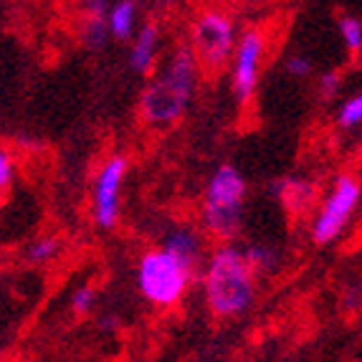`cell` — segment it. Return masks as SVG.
I'll return each instance as SVG.
<instances>
[{
    "label": "cell",
    "instance_id": "6da1fadb",
    "mask_svg": "<svg viewBox=\"0 0 362 362\" xmlns=\"http://www.w3.org/2000/svg\"><path fill=\"white\" fill-rule=\"evenodd\" d=\"M259 274L248 264L243 248L221 241L203 264V294L213 317L238 320L251 312L259 294Z\"/></svg>",
    "mask_w": 362,
    "mask_h": 362
},
{
    "label": "cell",
    "instance_id": "7a4b0ae2",
    "mask_svg": "<svg viewBox=\"0 0 362 362\" xmlns=\"http://www.w3.org/2000/svg\"><path fill=\"white\" fill-rule=\"evenodd\" d=\"M198 59L190 46H180L155 71L139 99V117L147 127L168 129L185 117L198 84Z\"/></svg>",
    "mask_w": 362,
    "mask_h": 362
},
{
    "label": "cell",
    "instance_id": "3957f363",
    "mask_svg": "<svg viewBox=\"0 0 362 362\" xmlns=\"http://www.w3.org/2000/svg\"><path fill=\"white\" fill-rule=\"evenodd\" d=\"M246 177L233 165H221L211 175L203 195L200 221L203 230L216 241H233L241 233L243 208H246Z\"/></svg>",
    "mask_w": 362,
    "mask_h": 362
},
{
    "label": "cell",
    "instance_id": "277c9868",
    "mask_svg": "<svg viewBox=\"0 0 362 362\" xmlns=\"http://www.w3.org/2000/svg\"><path fill=\"white\" fill-rule=\"evenodd\" d=\"M195 272L168 248L145 251L137 261V289L157 309H173L185 299Z\"/></svg>",
    "mask_w": 362,
    "mask_h": 362
},
{
    "label": "cell",
    "instance_id": "5b68a950",
    "mask_svg": "<svg viewBox=\"0 0 362 362\" xmlns=\"http://www.w3.org/2000/svg\"><path fill=\"white\" fill-rule=\"evenodd\" d=\"M362 203V182L360 177L342 173L334 177L327 195L322 198L320 208L312 221V241L317 246H329L347 230L352 218L357 216Z\"/></svg>",
    "mask_w": 362,
    "mask_h": 362
},
{
    "label": "cell",
    "instance_id": "8992f818",
    "mask_svg": "<svg viewBox=\"0 0 362 362\" xmlns=\"http://www.w3.org/2000/svg\"><path fill=\"white\" fill-rule=\"evenodd\" d=\"M235 25L221 11L200 13L190 25V51L198 59V66L208 74L223 71L235 51Z\"/></svg>",
    "mask_w": 362,
    "mask_h": 362
},
{
    "label": "cell",
    "instance_id": "52a82bcc",
    "mask_svg": "<svg viewBox=\"0 0 362 362\" xmlns=\"http://www.w3.org/2000/svg\"><path fill=\"white\" fill-rule=\"evenodd\" d=\"M127 157L122 155H112L99 168L97 177H94V187H91V218H94L97 228L112 230L119 223L122 187L127 180Z\"/></svg>",
    "mask_w": 362,
    "mask_h": 362
},
{
    "label": "cell",
    "instance_id": "ba28073f",
    "mask_svg": "<svg viewBox=\"0 0 362 362\" xmlns=\"http://www.w3.org/2000/svg\"><path fill=\"white\" fill-rule=\"evenodd\" d=\"M266 33L261 28H246L235 41L233 59H230V86L238 102H248L259 86L261 66L266 59Z\"/></svg>",
    "mask_w": 362,
    "mask_h": 362
},
{
    "label": "cell",
    "instance_id": "9c48e42d",
    "mask_svg": "<svg viewBox=\"0 0 362 362\" xmlns=\"http://www.w3.org/2000/svg\"><path fill=\"white\" fill-rule=\"evenodd\" d=\"M163 248H168L170 254H175L193 272H198V266L206 264L203 261V256H206V241H203V233L195 230L193 226H175V228H170L163 238Z\"/></svg>",
    "mask_w": 362,
    "mask_h": 362
},
{
    "label": "cell",
    "instance_id": "30bf717a",
    "mask_svg": "<svg viewBox=\"0 0 362 362\" xmlns=\"http://www.w3.org/2000/svg\"><path fill=\"white\" fill-rule=\"evenodd\" d=\"M157 56H160V28L155 23L139 25L137 33L132 36L129 46V66L134 74H152L157 66Z\"/></svg>",
    "mask_w": 362,
    "mask_h": 362
},
{
    "label": "cell",
    "instance_id": "8fae6325",
    "mask_svg": "<svg viewBox=\"0 0 362 362\" xmlns=\"http://www.w3.org/2000/svg\"><path fill=\"white\" fill-rule=\"evenodd\" d=\"M109 36L117 41H127L137 33V3L134 0H115L107 11Z\"/></svg>",
    "mask_w": 362,
    "mask_h": 362
},
{
    "label": "cell",
    "instance_id": "7c38bea8",
    "mask_svg": "<svg viewBox=\"0 0 362 362\" xmlns=\"http://www.w3.org/2000/svg\"><path fill=\"white\" fill-rule=\"evenodd\" d=\"M281 200H284L294 213H304L309 206H314L317 190H314V185L307 180H286L284 185H281Z\"/></svg>",
    "mask_w": 362,
    "mask_h": 362
},
{
    "label": "cell",
    "instance_id": "4fadbf2b",
    "mask_svg": "<svg viewBox=\"0 0 362 362\" xmlns=\"http://www.w3.org/2000/svg\"><path fill=\"white\" fill-rule=\"evenodd\" d=\"M243 254H246L248 264L254 266V272L259 274V276L274 274L279 269V261H281L276 248L266 246V243H251V246L243 248Z\"/></svg>",
    "mask_w": 362,
    "mask_h": 362
},
{
    "label": "cell",
    "instance_id": "5bb4252c",
    "mask_svg": "<svg viewBox=\"0 0 362 362\" xmlns=\"http://www.w3.org/2000/svg\"><path fill=\"white\" fill-rule=\"evenodd\" d=\"M61 254V241L56 235H38L25 246V259L30 264H51Z\"/></svg>",
    "mask_w": 362,
    "mask_h": 362
},
{
    "label": "cell",
    "instance_id": "9a60e30c",
    "mask_svg": "<svg viewBox=\"0 0 362 362\" xmlns=\"http://www.w3.org/2000/svg\"><path fill=\"white\" fill-rule=\"evenodd\" d=\"M337 127L344 132H352V129L362 127V91L352 94L350 99H344L337 109Z\"/></svg>",
    "mask_w": 362,
    "mask_h": 362
},
{
    "label": "cell",
    "instance_id": "2e32d148",
    "mask_svg": "<svg viewBox=\"0 0 362 362\" xmlns=\"http://www.w3.org/2000/svg\"><path fill=\"white\" fill-rule=\"evenodd\" d=\"M339 36H342L344 49L352 56L362 54V21L355 16H342L339 18Z\"/></svg>",
    "mask_w": 362,
    "mask_h": 362
},
{
    "label": "cell",
    "instance_id": "e0dca14e",
    "mask_svg": "<svg viewBox=\"0 0 362 362\" xmlns=\"http://www.w3.org/2000/svg\"><path fill=\"white\" fill-rule=\"evenodd\" d=\"M69 307H71V312L76 314V317H84V314H89L91 309L97 307V289L91 284H81L74 289L71 294V302H69Z\"/></svg>",
    "mask_w": 362,
    "mask_h": 362
},
{
    "label": "cell",
    "instance_id": "ac0fdd59",
    "mask_svg": "<svg viewBox=\"0 0 362 362\" xmlns=\"http://www.w3.org/2000/svg\"><path fill=\"white\" fill-rule=\"evenodd\" d=\"M109 36L107 18H97V16H86L84 30H81V38H84L86 46H104V38Z\"/></svg>",
    "mask_w": 362,
    "mask_h": 362
},
{
    "label": "cell",
    "instance_id": "d6986e66",
    "mask_svg": "<svg viewBox=\"0 0 362 362\" xmlns=\"http://www.w3.org/2000/svg\"><path fill=\"white\" fill-rule=\"evenodd\" d=\"M339 84H342L339 71H325L320 78V97L325 99V102H332V99L337 97Z\"/></svg>",
    "mask_w": 362,
    "mask_h": 362
},
{
    "label": "cell",
    "instance_id": "ffe728a7",
    "mask_svg": "<svg viewBox=\"0 0 362 362\" xmlns=\"http://www.w3.org/2000/svg\"><path fill=\"white\" fill-rule=\"evenodd\" d=\"M312 59L309 56H302V54H294L286 59V71L291 74L294 78H307L312 74Z\"/></svg>",
    "mask_w": 362,
    "mask_h": 362
},
{
    "label": "cell",
    "instance_id": "44dd1931",
    "mask_svg": "<svg viewBox=\"0 0 362 362\" xmlns=\"http://www.w3.org/2000/svg\"><path fill=\"white\" fill-rule=\"evenodd\" d=\"M13 168H16V165H13V155L0 147V198H3V193H6L13 180Z\"/></svg>",
    "mask_w": 362,
    "mask_h": 362
},
{
    "label": "cell",
    "instance_id": "7402d4cb",
    "mask_svg": "<svg viewBox=\"0 0 362 362\" xmlns=\"http://www.w3.org/2000/svg\"><path fill=\"white\" fill-rule=\"evenodd\" d=\"M109 3L112 0H81V8H84L86 16H97V18H104L109 11Z\"/></svg>",
    "mask_w": 362,
    "mask_h": 362
},
{
    "label": "cell",
    "instance_id": "603a6c76",
    "mask_svg": "<svg viewBox=\"0 0 362 362\" xmlns=\"http://www.w3.org/2000/svg\"><path fill=\"white\" fill-rule=\"evenodd\" d=\"M165 3H168V6H175V3H180V0H165Z\"/></svg>",
    "mask_w": 362,
    "mask_h": 362
}]
</instances>
